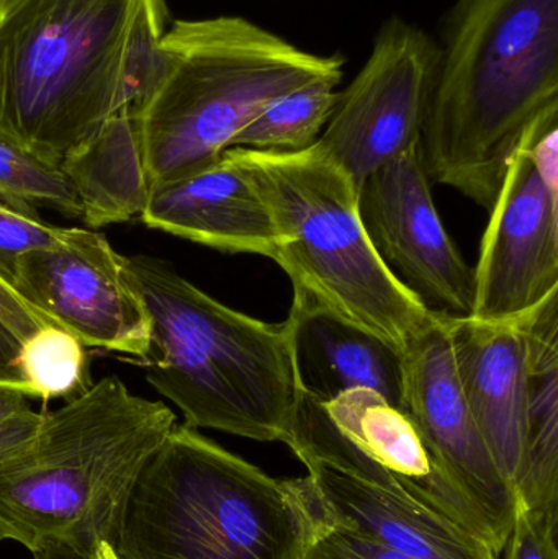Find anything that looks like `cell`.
I'll return each mask as SVG.
<instances>
[{"label": "cell", "instance_id": "6da1fadb", "mask_svg": "<svg viewBox=\"0 0 558 559\" xmlns=\"http://www.w3.org/2000/svg\"><path fill=\"white\" fill-rule=\"evenodd\" d=\"M167 0H13L0 12V140L61 163L153 81Z\"/></svg>", "mask_w": 558, "mask_h": 559}, {"label": "cell", "instance_id": "7a4b0ae2", "mask_svg": "<svg viewBox=\"0 0 558 559\" xmlns=\"http://www.w3.org/2000/svg\"><path fill=\"white\" fill-rule=\"evenodd\" d=\"M558 117V0H458L419 138L428 179L490 212L527 134Z\"/></svg>", "mask_w": 558, "mask_h": 559}, {"label": "cell", "instance_id": "3957f363", "mask_svg": "<svg viewBox=\"0 0 558 559\" xmlns=\"http://www.w3.org/2000/svg\"><path fill=\"white\" fill-rule=\"evenodd\" d=\"M176 424L163 401L118 377L43 413L36 432L0 459V542L111 548L134 479Z\"/></svg>", "mask_w": 558, "mask_h": 559}, {"label": "cell", "instance_id": "277c9868", "mask_svg": "<svg viewBox=\"0 0 558 559\" xmlns=\"http://www.w3.org/2000/svg\"><path fill=\"white\" fill-rule=\"evenodd\" d=\"M123 271L150 316L147 383L186 426L287 445L300 400L287 322L235 311L151 255Z\"/></svg>", "mask_w": 558, "mask_h": 559}, {"label": "cell", "instance_id": "5b68a950", "mask_svg": "<svg viewBox=\"0 0 558 559\" xmlns=\"http://www.w3.org/2000/svg\"><path fill=\"white\" fill-rule=\"evenodd\" d=\"M327 522L307 478H271L176 424L134 479L111 548L118 559H301Z\"/></svg>", "mask_w": 558, "mask_h": 559}, {"label": "cell", "instance_id": "8992f818", "mask_svg": "<svg viewBox=\"0 0 558 559\" xmlns=\"http://www.w3.org/2000/svg\"><path fill=\"white\" fill-rule=\"evenodd\" d=\"M343 66L242 16L176 20L133 107L150 186L218 159L268 105Z\"/></svg>", "mask_w": 558, "mask_h": 559}, {"label": "cell", "instance_id": "52a82bcc", "mask_svg": "<svg viewBox=\"0 0 558 559\" xmlns=\"http://www.w3.org/2000/svg\"><path fill=\"white\" fill-rule=\"evenodd\" d=\"M231 151L274 216V261L292 285L403 354L436 312L393 277L377 254L349 174L317 144L300 153Z\"/></svg>", "mask_w": 558, "mask_h": 559}, {"label": "cell", "instance_id": "ba28073f", "mask_svg": "<svg viewBox=\"0 0 558 559\" xmlns=\"http://www.w3.org/2000/svg\"><path fill=\"white\" fill-rule=\"evenodd\" d=\"M287 445L333 524L416 559H500L487 542L409 496L337 430L320 401L300 394Z\"/></svg>", "mask_w": 558, "mask_h": 559}, {"label": "cell", "instance_id": "9c48e42d", "mask_svg": "<svg viewBox=\"0 0 558 559\" xmlns=\"http://www.w3.org/2000/svg\"><path fill=\"white\" fill-rule=\"evenodd\" d=\"M557 143L553 117L511 160L474 269V318L517 321L558 292Z\"/></svg>", "mask_w": 558, "mask_h": 559}, {"label": "cell", "instance_id": "30bf717a", "mask_svg": "<svg viewBox=\"0 0 558 559\" xmlns=\"http://www.w3.org/2000/svg\"><path fill=\"white\" fill-rule=\"evenodd\" d=\"M439 48L419 26L392 19L336 107L317 146L360 183L419 144L438 71Z\"/></svg>", "mask_w": 558, "mask_h": 559}, {"label": "cell", "instance_id": "8fae6325", "mask_svg": "<svg viewBox=\"0 0 558 559\" xmlns=\"http://www.w3.org/2000/svg\"><path fill=\"white\" fill-rule=\"evenodd\" d=\"M123 259L95 229L66 228L58 245L20 255L10 278L25 301L85 347L143 361L151 321Z\"/></svg>", "mask_w": 558, "mask_h": 559}, {"label": "cell", "instance_id": "7c38bea8", "mask_svg": "<svg viewBox=\"0 0 558 559\" xmlns=\"http://www.w3.org/2000/svg\"><path fill=\"white\" fill-rule=\"evenodd\" d=\"M402 411L446 478L484 519L498 555L504 550L517 492L501 475L462 393L444 314L419 332L403 352Z\"/></svg>", "mask_w": 558, "mask_h": 559}, {"label": "cell", "instance_id": "4fadbf2b", "mask_svg": "<svg viewBox=\"0 0 558 559\" xmlns=\"http://www.w3.org/2000/svg\"><path fill=\"white\" fill-rule=\"evenodd\" d=\"M359 215L383 264L429 311L472 314L474 269L439 218L419 144L360 183Z\"/></svg>", "mask_w": 558, "mask_h": 559}, {"label": "cell", "instance_id": "5bb4252c", "mask_svg": "<svg viewBox=\"0 0 558 559\" xmlns=\"http://www.w3.org/2000/svg\"><path fill=\"white\" fill-rule=\"evenodd\" d=\"M140 219L147 228L218 251L277 255L274 216L231 150L205 166L151 183Z\"/></svg>", "mask_w": 558, "mask_h": 559}, {"label": "cell", "instance_id": "9a60e30c", "mask_svg": "<svg viewBox=\"0 0 558 559\" xmlns=\"http://www.w3.org/2000/svg\"><path fill=\"white\" fill-rule=\"evenodd\" d=\"M452 357L472 416L508 485L518 491L524 468L527 344L520 319L482 321L444 314Z\"/></svg>", "mask_w": 558, "mask_h": 559}, {"label": "cell", "instance_id": "2e32d148", "mask_svg": "<svg viewBox=\"0 0 558 559\" xmlns=\"http://www.w3.org/2000/svg\"><path fill=\"white\" fill-rule=\"evenodd\" d=\"M298 393L327 403L369 388L402 409L403 354L294 286L287 318Z\"/></svg>", "mask_w": 558, "mask_h": 559}, {"label": "cell", "instance_id": "e0dca14e", "mask_svg": "<svg viewBox=\"0 0 558 559\" xmlns=\"http://www.w3.org/2000/svg\"><path fill=\"white\" fill-rule=\"evenodd\" d=\"M321 404L337 430L385 468L409 496L494 548L484 519L449 483L415 424L400 407L369 388L344 391Z\"/></svg>", "mask_w": 558, "mask_h": 559}, {"label": "cell", "instance_id": "ac0fdd59", "mask_svg": "<svg viewBox=\"0 0 558 559\" xmlns=\"http://www.w3.org/2000/svg\"><path fill=\"white\" fill-rule=\"evenodd\" d=\"M71 182L87 228L140 218L150 180L144 169L133 108L105 121L59 163Z\"/></svg>", "mask_w": 558, "mask_h": 559}, {"label": "cell", "instance_id": "d6986e66", "mask_svg": "<svg viewBox=\"0 0 558 559\" xmlns=\"http://www.w3.org/2000/svg\"><path fill=\"white\" fill-rule=\"evenodd\" d=\"M520 321L527 344V391L517 499L558 515V292Z\"/></svg>", "mask_w": 558, "mask_h": 559}, {"label": "cell", "instance_id": "ffe728a7", "mask_svg": "<svg viewBox=\"0 0 558 559\" xmlns=\"http://www.w3.org/2000/svg\"><path fill=\"white\" fill-rule=\"evenodd\" d=\"M343 72L323 75L272 102L252 118L231 147L261 153H300L317 143L336 107Z\"/></svg>", "mask_w": 558, "mask_h": 559}, {"label": "cell", "instance_id": "44dd1931", "mask_svg": "<svg viewBox=\"0 0 558 559\" xmlns=\"http://www.w3.org/2000/svg\"><path fill=\"white\" fill-rule=\"evenodd\" d=\"M20 371L33 400H72L92 386L87 347L56 324L22 342Z\"/></svg>", "mask_w": 558, "mask_h": 559}, {"label": "cell", "instance_id": "7402d4cb", "mask_svg": "<svg viewBox=\"0 0 558 559\" xmlns=\"http://www.w3.org/2000/svg\"><path fill=\"white\" fill-rule=\"evenodd\" d=\"M0 200L23 213L55 210L81 218V203L58 164L0 140Z\"/></svg>", "mask_w": 558, "mask_h": 559}, {"label": "cell", "instance_id": "603a6c76", "mask_svg": "<svg viewBox=\"0 0 558 559\" xmlns=\"http://www.w3.org/2000/svg\"><path fill=\"white\" fill-rule=\"evenodd\" d=\"M64 229L43 222L36 213L20 212L0 200V272L10 278L20 255L58 245Z\"/></svg>", "mask_w": 558, "mask_h": 559}, {"label": "cell", "instance_id": "cb8c5ba5", "mask_svg": "<svg viewBox=\"0 0 558 559\" xmlns=\"http://www.w3.org/2000/svg\"><path fill=\"white\" fill-rule=\"evenodd\" d=\"M557 524L558 515L527 508L517 499L504 559H558Z\"/></svg>", "mask_w": 558, "mask_h": 559}, {"label": "cell", "instance_id": "d4e9b609", "mask_svg": "<svg viewBox=\"0 0 558 559\" xmlns=\"http://www.w3.org/2000/svg\"><path fill=\"white\" fill-rule=\"evenodd\" d=\"M301 559H416L328 521Z\"/></svg>", "mask_w": 558, "mask_h": 559}, {"label": "cell", "instance_id": "484cf974", "mask_svg": "<svg viewBox=\"0 0 558 559\" xmlns=\"http://www.w3.org/2000/svg\"><path fill=\"white\" fill-rule=\"evenodd\" d=\"M32 397L22 390L0 393V459L26 442L38 429L43 413L32 407Z\"/></svg>", "mask_w": 558, "mask_h": 559}, {"label": "cell", "instance_id": "4316f807", "mask_svg": "<svg viewBox=\"0 0 558 559\" xmlns=\"http://www.w3.org/2000/svg\"><path fill=\"white\" fill-rule=\"evenodd\" d=\"M0 322H3L20 342L25 341L45 325L56 324L48 316L25 301L2 272H0Z\"/></svg>", "mask_w": 558, "mask_h": 559}, {"label": "cell", "instance_id": "83f0119b", "mask_svg": "<svg viewBox=\"0 0 558 559\" xmlns=\"http://www.w3.org/2000/svg\"><path fill=\"white\" fill-rule=\"evenodd\" d=\"M20 347H22V342L3 322H0V386L19 388L33 400L25 378L20 371Z\"/></svg>", "mask_w": 558, "mask_h": 559}, {"label": "cell", "instance_id": "f1b7e54d", "mask_svg": "<svg viewBox=\"0 0 558 559\" xmlns=\"http://www.w3.org/2000/svg\"><path fill=\"white\" fill-rule=\"evenodd\" d=\"M32 554L35 559H118L110 547L85 551L64 542H46Z\"/></svg>", "mask_w": 558, "mask_h": 559}, {"label": "cell", "instance_id": "f546056e", "mask_svg": "<svg viewBox=\"0 0 558 559\" xmlns=\"http://www.w3.org/2000/svg\"><path fill=\"white\" fill-rule=\"evenodd\" d=\"M10 2H13V0H0V12H2Z\"/></svg>", "mask_w": 558, "mask_h": 559}, {"label": "cell", "instance_id": "4dcf8cb0", "mask_svg": "<svg viewBox=\"0 0 558 559\" xmlns=\"http://www.w3.org/2000/svg\"><path fill=\"white\" fill-rule=\"evenodd\" d=\"M5 390H12V388H10V386H0V393H2V391H5ZM15 390H19V388H15Z\"/></svg>", "mask_w": 558, "mask_h": 559}]
</instances>
